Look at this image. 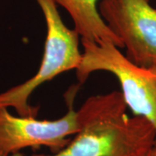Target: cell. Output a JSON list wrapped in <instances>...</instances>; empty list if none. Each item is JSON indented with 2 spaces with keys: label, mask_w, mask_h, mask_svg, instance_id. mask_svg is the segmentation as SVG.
<instances>
[{
  "label": "cell",
  "mask_w": 156,
  "mask_h": 156,
  "mask_svg": "<svg viewBox=\"0 0 156 156\" xmlns=\"http://www.w3.org/2000/svg\"><path fill=\"white\" fill-rule=\"evenodd\" d=\"M46 23L44 54L38 70L24 83L0 93V107L13 108L18 115L37 116L39 108L29 104L30 95L41 85L62 73L76 69L82 60L81 38L65 25L54 0H36Z\"/></svg>",
  "instance_id": "obj_2"
},
{
  "label": "cell",
  "mask_w": 156,
  "mask_h": 156,
  "mask_svg": "<svg viewBox=\"0 0 156 156\" xmlns=\"http://www.w3.org/2000/svg\"><path fill=\"white\" fill-rule=\"evenodd\" d=\"M70 93L68 111L56 120H39L35 116L13 115L6 107H0V156L20 153L25 148H50L52 154L62 150L78 131L77 111Z\"/></svg>",
  "instance_id": "obj_5"
},
{
  "label": "cell",
  "mask_w": 156,
  "mask_h": 156,
  "mask_svg": "<svg viewBox=\"0 0 156 156\" xmlns=\"http://www.w3.org/2000/svg\"><path fill=\"white\" fill-rule=\"evenodd\" d=\"M69 13L80 38L96 44L108 42L122 49V43L108 27L98 10L100 0H54Z\"/></svg>",
  "instance_id": "obj_6"
},
{
  "label": "cell",
  "mask_w": 156,
  "mask_h": 156,
  "mask_svg": "<svg viewBox=\"0 0 156 156\" xmlns=\"http://www.w3.org/2000/svg\"><path fill=\"white\" fill-rule=\"evenodd\" d=\"M8 156H23V154H21L20 153H17V154H11V155H8ZM34 156H70L68 152L64 148L62 150L59 151L58 153H56V154H52L50 155H44V154H39V155H34Z\"/></svg>",
  "instance_id": "obj_7"
},
{
  "label": "cell",
  "mask_w": 156,
  "mask_h": 156,
  "mask_svg": "<svg viewBox=\"0 0 156 156\" xmlns=\"http://www.w3.org/2000/svg\"><path fill=\"white\" fill-rule=\"evenodd\" d=\"M98 10L129 61L156 65V8L149 0H100Z\"/></svg>",
  "instance_id": "obj_4"
},
{
  "label": "cell",
  "mask_w": 156,
  "mask_h": 156,
  "mask_svg": "<svg viewBox=\"0 0 156 156\" xmlns=\"http://www.w3.org/2000/svg\"><path fill=\"white\" fill-rule=\"evenodd\" d=\"M141 156H156V146H154V147H152L150 150L147 151L145 154Z\"/></svg>",
  "instance_id": "obj_8"
},
{
  "label": "cell",
  "mask_w": 156,
  "mask_h": 156,
  "mask_svg": "<svg viewBox=\"0 0 156 156\" xmlns=\"http://www.w3.org/2000/svg\"><path fill=\"white\" fill-rule=\"evenodd\" d=\"M121 91L92 95L77 110L78 131L64 149L70 156H141L155 146L146 119L129 116Z\"/></svg>",
  "instance_id": "obj_1"
},
{
  "label": "cell",
  "mask_w": 156,
  "mask_h": 156,
  "mask_svg": "<svg viewBox=\"0 0 156 156\" xmlns=\"http://www.w3.org/2000/svg\"><path fill=\"white\" fill-rule=\"evenodd\" d=\"M81 44L82 60L76 69L79 83H85L97 71L113 75L120 83L128 108L133 115L146 119L156 134V65L134 64L112 43L96 44L81 39Z\"/></svg>",
  "instance_id": "obj_3"
}]
</instances>
